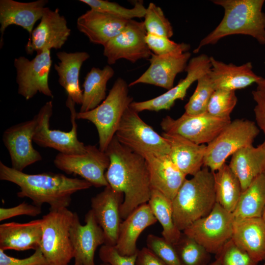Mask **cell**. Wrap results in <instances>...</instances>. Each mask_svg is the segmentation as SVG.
<instances>
[{
	"label": "cell",
	"instance_id": "cell-31",
	"mask_svg": "<svg viewBox=\"0 0 265 265\" xmlns=\"http://www.w3.org/2000/svg\"><path fill=\"white\" fill-rule=\"evenodd\" d=\"M114 74L113 69L109 65L103 69L92 67L86 74L83 83L82 101L80 112H86L94 109L106 97V85Z\"/></svg>",
	"mask_w": 265,
	"mask_h": 265
},
{
	"label": "cell",
	"instance_id": "cell-18",
	"mask_svg": "<svg viewBox=\"0 0 265 265\" xmlns=\"http://www.w3.org/2000/svg\"><path fill=\"white\" fill-rule=\"evenodd\" d=\"M36 125L34 116L31 120L12 126L3 133L2 141L9 153L11 167L15 170L23 171L42 159L41 155L32 145Z\"/></svg>",
	"mask_w": 265,
	"mask_h": 265
},
{
	"label": "cell",
	"instance_id": "cell-15",
	"mask_svg": "<svg viewBox=\"0 0 265 265\" xmlns=\"http://www.w3.org/2000/svg\"><path fill=\"white\" fill-rule=\"evenodd\" d=\"M210 57L201 54L189 60L185 71L186 76L179 83L164 93L150 100L133 101L130 107L139 113L144 110L159 111L168 110L177 100H184L188 88L199 78L211 68Z\"/></svg>",
	"mask_w": 265,
	"mask_h": 265
},
{
	"label": "cell",
	"instance_id": "cell-43",
	"mask_svg": "<svg viewBox=\"0 0 265 265\" xmlns=\"http://www.w3.org/2000/svg\"><path fill=\"white\" fill-rule=\"evenodd\" d=\"M137 254L123 256L118 252L115 246L106 244L102 245L99 251L100 260L109 265H135Z\"/></svg>",
	"mask_w": 265,
	"mask_h": 265
},
{
	"label": "cell",
	"instance_id": "cell-8",
	"mask_svg": "<svg viewBox=\"0 0 265 265\" xmlns=\"http://www.w3.org/2000/svg\"><path fill=\"white\" fill-rule=\"evenodd\" d=\"M75 102L68 96L66 105L71 112L72 128L69 132L52 130L50 121L53 112L52 101L46 102L34 116L36 125L33 142L40 147L55 149L60 153L65 154H81L86 152V145L78 138V125L76 122L77 112Z\"/></svg>",
	"mask_w": 265,
	"mask_h": 265
},
{
	"label": "cell",
	"instance_id": "cell-2",
	"mask_svg": "<svg viewBox=\"0 0 265 265\" xmlns=\"http://www.w3.org/2000/svg\"><path fill=\"white\" fill-rule=\"evenodd\" d=\"M0 179L17 185L20 189L17 193L18 197L28 198L33 204L41 207L47 204L50 211L67 208L73 194L92 186L84 179L69 178L61 173H25L6 165L1 161Z\"/></svg>",
	"mask_w": 265,
	"mask_h": 265
},
{
	"label": "cell",
	"instance_id": "cell-45",
	"mask_svg": "<svg viewBox=\"0 0 265 265\" xmlns=\"http://www.w3.org/2000/svg\"><path fill=\"white\" fill-rule=\"evenodd\" d=\"M42 212V207L24 202L11 208H0V221L19 215L36 216Z\"/></svg>",
	"mask_w": 265,
	"mask_h": 265
},
{
	"label": "cell",
	"instance_id": "cell-27",
	"mask_svg": "<svg viewBox=\"0 0 265 265\" xmlns=\"http://www.w3.org/2000/svg\"><path fill=\"white\" fill-rule=\"evenodd\" d=\"M157 222L148 203L135 209L120 224L115 246L118 252L123 256L136 254L139 250L136 246L139 236L146 228Z\"/></svg>",
	"mask_w": 265,
	"mask_h": 265
},
{
	"label": "cell",
	"instance_id": "cell-47",
	"mask_svg": "<svg viewBox=\"0 0 265 265\" xmlns=\"http://www.w3.org/2000/svg\"><path fill=\"white\" fill-rule=\"evenodd\" d=\"M135 265H165L151 250L147 247L138 250Z\"/></svg>",
	"mask_w": 265,
	"mask_h": 265
},
{
	"label": "cell",
	"instance_id": "cell-44",
	"mask_svg": "<svg viewBox=\"0 0 265 265\" xmlns=\"http://www.w3.org/2000/svg\"><path fill=\"white\" fill-rule=\"evenodd\" d=\"M0 265H49L40 247L29 257L18 259L5 253L0 249Z\"/></svg>",
	"mask_w": 265,
	"mask_h": 265
},
{
	"label": "cell",
	"instance_id": "cell-7",
	"mask_svg": "<svg viewBox=\"0 0 265 265\" xmlns=\"http://www.w3.org/2000/svg\"><path fill=\"white\" fill-rule=\"evenodd\" d=\"M260 132L253 121L244 119L231 121L207 144L203 166L215 172L225 163L229 156L242 147L253 145Z\"/></svg>",
	"mask_w": 265,
	"mask_h": 265
},
{
	"label": "cell",
	"instance_id": "cell-34",
	"mask_svg": "<svg viewBox=\"0 0 265 265\" xmlns=\"http://www.w3.org/2000/svg\"><path fill=\"white\" fill-rule=\"evenodd\" d=\"M148 204L162 226V237L173 245L177 243L182 232L174 222L172 200L159 191L152 189Z\"/></svg>",
	"mask_w": 265,
	"mask_h": 265
},
{
	"label": "cell",
	"instance_id": "cell-9",
	"mask_svg": "<svg viewBox=\"0 0 265 265\" xmlns=\"http://www.w3.org/2000/svg\"><path fill=\"white\" fill-rule=\"evenodd\" d=\"M115 136L121 144L143 157L147 154L169 155L170 152L166 139L130 106L122 117Z\"/></svg>",
	"mask_w": 265,
	"mask_h": 265
},
{
	"label": "cell",
	"instance_id": "cell-11",
	"mask_svg": "<svg viewBox=\"0 0 265 265\" xmlns=\"http://www.w3.org/2000/svg\"><path fill=\"white\" fill-rule=\"evenodd\" d=\"M106 152L95 145H86V152L81 154L59 153L53 160L54 165L67 174L78 175L95 187H106L109 184L105 171L109 165Z\"/></svg>",
	"mask_w": 265,
	"mask_h": 265
},
{
	"label": "cell",
	"instance_id": "cell-38",
	"mask_svg": "<svg viewBox=\"0 0 265 265\" xmlns=\"http://www.w3.org/2000/svg\"><path fill=\"white\" fill-rule=\"evenodd\" d=\"M237 101L235 91L215 89L209 102L207 112L216 117L231 118L230 114Z\"/></svg>",
	"mask_w": 265,
	"mask_h": 265
},
{
	"label": "cell",
	"instance_id": "cell-48",
	"mask_svg": "<svg viewBox=\"0 0 265 265\" xmlns=\"http://www.w3.org/2000/svg\"><path fill=\"white\" fill-rule=\"evenodd\" d=\"M257 84V87L256 90L265 95V79L263 78V79Z\"/></svg>",
	"mask_w": 265,
	"mask_h": 265
},
{
	"label": "cell",
	"instance_id": "cell-36",
	"mask_svg": "<svg viewBox=\"0 0 265 265\" xmlns=\"http://www.w3.org/2000/svg\"><path fill=\"white\" fill-rule=\"evenodd\" d=\"M80 1L88 5L91 9L106 13L126 20H131L135 18H144L146 11L142 0L134 2V6L132 8H127L117 3L106 0Z\"/></svg>",
	"mask_w": 265,
	"mask_h": 265
},
{
	"label": "cell",
	"instance_id": "cell-13",
	"mask_svg": "<svg viewBox=\"0 0 265 265\" xmlns=\"http://www.w3.org/2000/svg\"><path fill=\"white\" fill-rule=\"evenodd\" d=\"M52 65L51 50H45L29 60L24 56L15 58L18 93L28 100L40 93L51 98L53 95L49 85Z\"/></svg>",
	"mask_w": 265,
	"mask_h": 265
},
{
	"label": "cell",
	"instance_id": "cell-52",
	"mask_svg": "<svg viewBox=\"0 0 265 265\" xmlns=\"http://www.w3.org/2000/svg\"><path fill=\"white\" fill-rule=\"evenodd\" d=\"M265 265V263H264V265Z\"/></svg>",
	"mask_w": 265,
	"mask_h": 265
},
{
	"label": "cell",
	"instance_id": "cell-14",
	"mask_svg": "<svg viewBox=\"0 0 265 265\" xmlns=\"http://www.w3.org/2000/svg\"><path fill=\"white\" fill-rule=\"evenodd\" d=\"M146 34L143 22L130 20L125 28L104 46L103 54L109 65L120 59L135 63L151 57L153 53L146 43Z\"/></svg>",
	"mask_w": 265,
	"mask_h": 265
},
{
	"label": "cell",
	"instance_id": "cell-29",
	"mask_svg": "<svg viewBox=\"0 0 265 265\" xmlns=\"http://www.w3.org/2000/svg\"><path fill=\"white\" fill-rule=\"evenodd\" d=\"M56 55L59 61L54 64V68L58 76V82L68 96L75 104L81 105L83 91L79 83L80 73L83 62L90 55L86 52H58Z\"/></svg>",
	"mask_w": 265,
	"mask_h": 265
},
{
	"label": "cell",
	"instance_id": "cell-5",
	"mask_svg": "<svg viewBox=\"0 0 265 265\" xmlns=\"http://www.w3.org/2000/svg\"><path fill=\"white\" fill-rule=\"evenodd\" d=\"M129 87L124 79L118 78L101 104L91 110L77 113V119L86 120L95 125L99 135V148L103 152L106 151L125 111L133 102Z\"/></svg>",
	"mask_w": 265,
	"mask_h": 265
},
{
	"label": "cell",
	"instance_id": "cell-42",
	"mask_svg": "<svg viewBox=\"0 0 265 265\" xmlns=\"http://www.w3.org/2000/svg\"><path fill=\"white\" fill-rule=\"evenodd\" d=\"M220 258L222 265H258L231 238L215 255Z\"/></svg>",
	"mask_w": 265,
	"mask_h": 265
},
{
	"label": "cell",
	"instance_id": "cell-12",
	"mask_svg": "<svg viewBox=\"0 0 265 265\" xmlns=\"http://www.w3.org/2000/svg\"><path fill=\"white\" fill-rule=\"evenodd\" d=\"M231 121V118L216 117L207 112L195 115L185 112L176 119L166 116L160 125L164 132L178 134L201 145L212 141Z\"/></svg>",
	"mask_w": 265,
	"mask_h": 265
},
{
	"label": "cell",
	"instance_id": "cell-25",
	"mask_svg": "<svg viewBox=\"0 0 265 265\" xmlns=\"http://www.w3.org/2000/svg\"><path fill=\"white\" fill-rule=\"evenodd\" d=\"M42 237V219L20 223H4L0 225V249L23 251L36 250Z\"/></svg>",
	"mask_w": 265,
	"mask_h": 265
},
{
	"label": "cell",
	"instance_id": "cell-19",
	"mask_svg": "<svg viewBox=\"0 0 265 265\" xmlns=\"http://www.w3.org/2000/svg\"><path fill=\"white\" fill-rule=\"evenodd\" d=\"M124 194L116 191L110 186L91 199V211L103 230L105 244L115 246L121 223L120 208Z\"/></svg>",
	"mask_w": 265,
	"mask_h": 265
},
{
	"label": "cell",
	"instance_id": "cell-49",
	"mask_svg": "<svg viewBox=\"0 0 265 265\" xmlns=\"http://www.w3.org/2000/svg\"><path fill=\"white\" fill-rule=\"evenodd\" d=\"M208 265H222V264L220 258L219 256H215V260Z\"/></svg>",
	"mask_w": 265,
	"mask_h": 265
},
{
	"label": "cell",
	"instance_id": "cell-10",
	"mask_svg": "<svg viewBox=\"0 0 265 265\" xmlns=\"http://www.w3.org/2000/svg\"><path fill=\"white\" fill-rule=\"evenodd\" d=\"M234 221L233 213L216 203L208 215L193 222L183 232L210 254L216 255L232 238Z\"/></svg>",
	"mask_w": 265,
	"mask_h": 265
},
{
	"label": "cell",
	"instance_id": "cell-26",
	"mask_svg": "<svg viewBox=\"0 0 265 265\" xmlns=\"http://www.w3.org/2000/svg\"><path fill=\"white\" fill-rule=\"evenodd\" d=\"M231 238L255 262L265 260V223L261 217L234 218Z\"/></svg>",
	"mask_w": 265,
	"mask_h": 265
},
{
	"label": "cell",
	"instance_id": "cell-21",
	"mask_svg": "<svg viewBox=\"0 0 265 265\" xmlns=\"http://www.w3.org/2000/svg\"><path fill=\"white\" fill-rule=\"evenodd\" d=\"M48 2L47 0L27 2L0 0V48L3 43V34L9 26L14 25L23 27L28 32L30 36L36 22L41 19Z\"/></svg>",
	"mask_w": 265,
	"mask_h": 265
},
{
	"label": "cell",
	"instance_id": "cell-28",
	"mask_svg": "<svg viewBox=\"0 0 265 265\" xmlns=\"http://www.w3.org/2000/svg\"><path fill=\"white\" fill-rule=\"evenodd\" d=\"M161 135L170 146L169 156L177 167L186 176H192L201 169L207 148L176 134L163 132Z\"/></svg>",
	"mask_w": 265,
	"mask_h": 265
},
{
	"label": "cell",
	"instance_id": "cell-53",
	"mask_svg": "<svg viewBox=\"0 0 265 265\" xmlns=\"http://www.w3.org/2000/svg\"></svg>",
	"mask_w": 265,
	"mask_h": 265
},
{
	"label": "cell",
	"instance_id": "cell-6",
	"mask_svg": "<svg viewBox=\"0 0 265 265\" xmlns=\"http://www.w3.org/2000/svg\"><path fill=\"white\" fill-rule=\"evenodd\" d=\"M74 212L64 208L50 211L42 219L40 248L49 265H69L73 258L70 229Z\"/></svg>",
	"mask_w": 265,
	"mask_h": 265
},
{
	"label": "cell",
	"instance_id": "cell-1",
	"mask_svg": "<svg viewBox=\"0 0 265 265\" xmlns=\"http://www.w3.org/2000/svg\"><path fill=\"white\" fill-rule=\"evenodd\" d=\"M105 152L110 160L105 177L112 189L124 194L120 214L125 219L150 199L152 189L147 164L144 157L121 144L115 136Z\"/></svg>",
	"mask_w": 265,
	"mask_h": 265
},
{
	"label": "cell",
	"instance_id": "cell-37",
	"mask_svg": "<svg viewBox=\"0 0 265 265\" xmlns=\"http://www.w3.org/2000/svg\"><path fill=\"white\" fill-rule=\"evenodd\" d=\"M209 71L197 80V86L185 106L186 113L195 115L207 112L209 102L215 90Z\"/></svg>",
	"mask_w": 265,
	"mask_h": 265
},
{
	"label": "cell",
	"instance_id": "cell-33",
	"mask_svg": "<svg viewBox=\"0 0 265 265\" xmlns=\"http://www.w3.org/2000/svg\"><path fill=\"white\" fill-rule=\"evenodd\" d=\"M265 207V172L242 191L233 212L235 218L261 217Z\"/></svg>",
	"mask_w": 265,
	"mask_h": 265
},
{
	"label": "cell",
	"instance_id": "cell-17",
	"mask_svg": "<svg viewBox=\"0 0 265 265\" xmlns=\"http://www.w3.org/2000/svg\"><path fill=\"white\" fill-rule=\"evenodd\" d=\"M70 34L67 20L59 9L53 10L46 7L40 23L29 36L25 51L27 54H32L34 52L37 54L45 50L60 49Z\"/></svg>",
	"mask_w": 265,
	"mask_h": 265
},
{
	"label": "cell",
	"instance_id": "cell-51",
	"mask_svg": "<svg viewBox=\"0 0 265 265\" xmlns=\"http://www.w3.org/2000/svg\"><path fill=\"white\" fill-rule=\"evenodd\" d=\"M101 265H109L108 264H106V263H103Z\"/></svg>",
	"mask_w": 265,
	"mask_h": 265
},
{
	"label": "cell",
	"instance_id": "cell-50",
	"mask_svg": "<svg viewBox=\"0 0 265 265\" xmlns=\"http://www.w3.org/2000/svg\"><path fill=\"white\" fill-rule=\"evenodd\" d=\"M261 217L265 223V207L263 211Z\"/></svg>",
	"mask_w": 265,
	"mask_h": 265
},
{
	"label": "cell",
	"instance_id": "cell-23",
	"mask_svg": "<svg viewBox=\"0 0 265 265\" xmlns=\"http://www.w3.org/2000/svg\"><path fill=\"white\" fill-rule=\"evenodd\" d=\"M129 21L90 9L78 17L77 27L90 42L104 46L125 28Z\"/></svg>",
	"mask_w": 265,
	"mask_h": 265
},
{
	"label": "cell",
	"instance_id": "cell-39",
	"mask_svg": "<svg viewBox=\"0 0 265 265\" xmlns=\"http://www.w3.org/2000/svg\"><path fill=\"white\" fill-rule=\"evenodd\" d=\"M144 18L143 23L147 33L169 38L173 36V27L160 7L150 2Z\"/></svg>",
	"mask_w": 265,
	"mask_h": 265
},
{
	"label": "cell",
	"instance_id": "cell-16",
	"mask_svg": "<svg viewBox=\"0 0 265 265\" xmlns=\"http://www.w3.org/2000/svg\"><path fill=\"white\" fill-rule=\"evenodd\" d=\"M84 222L82 225L77 213L74 212L70 229L74 265H96L95 253L99 246L105 244V235L91 209L85 215Z\"/></svg>",
	"mask_w": 265,
	"mask_h": 265
},
{
	"label": "cell",
	"instance_id": "cell-30",
	"mask_svg": "<svg viewBox=\"0 0 265 265\" xmlns=\"http://www.w3.org/2000/svg\"><path fill=\"white\" fill-rule=\"evenodd\" d=\"M239 180L242 191L260 174L265 171V148L261 144L239 149L232 155L228 164Z\"/></svg>",
	"mask_w": 265,
	"mask_h": 265
},
{
	"label": "cell",
	"instance_id": "cell-3",
	"mask_svg": "<svg viewBox=\"0 0 265 265\" xmlns=\"http://www.w3.org/2000/svg\"><path fill=\"white\" fill-rule=\"evenodd\" d=\"M214 4L224 10L219 25L200 41L193 52L209 45H213L226 36L235 34L250 36L265 45L264 0H214Z\"/></svg>",
	"mask_w": 265,
	"mask_h": 265
},
{
	"label": "cell",
	"instance_id": "cell-35",
	"mask_svg": "<svg viewBox=\"0 0 265 265\" xmlns=\"http://www.w3.org/2000/svg\"><path fill=\"white\" fill-rule=\"evenodd\" d=\"M183 265H208L211 254L200 244L182 232L174 245Z\"/></svg>",
	"mask_w": 265,
	"mask_h": 265
},
{
	"label": "cell",
	"instance_id": "cell-46",
	"mask_svg": "<svg viewBox=\"0 0 265 265\" xmlns=\"http://www.w3.org/2000/svg\"><path fill=\"white\" fill-rule=\"evenodd\" d=\"M256 105L254 108L256 125L265 135V139L261 145L265 148V95L256 90L252 92Z\"/></svg>",
	"mask_w": 265,
	"mask_h": 265
},
{
	"label": "cell",
	"instance_id": "cell-24",
	"mask_svg": "<svg viewBox=\"0 0 265 265\" xmlns=\"http://www.w3.org/2000/svg\"><path fill=\"white\" fill-rule=\"evenodd\" d=\"M211 68L209 73L215 89L235 91L244 88L263 79L253 71L251 62L241 65L226 64L210 57Z\"/></svg>",
	"mask_w": 265,
	"mask_h": 265
},
{
	"label": "cell",
	"instance_id": "cell-40",
	"mask_svg": "<svg viewBox=\"0 0 265 265\" xmlns=\"http://www.w3.org/2000/svg\"><path fill=\"white\" fill-rule=\"evenodd\" d=\"M146 245L165 265H183L174 245L163 237L149 234L146 238Z\"/></svg>",
	"mask_w": 265,
	"mask_h": 265
},
{
	"label": "cell",
	"instance_id": "cell-22",
	"mask_svg": "<svg viewBox=\"0 0 265 265\" xmlns=\"http://www.w3.org/2000/svg\"><path fill=\"white\" fill-rule=\"evenodd\" d=\"M149 173L152 189L172 200L186 179L168 155L144 156Z\"/></svg>",
	"mask_w": 265,
	"mask_h": 265
},
{
	"label": "cell",
	"instance_id": "cell-41",
	"mask_svg": "<svg viewBox=\"0 0 265 265\" xmlns=\"http://www.w3.org/2000/svg\"><path fill=\"white\" fill-rule=\"evenodd\" d=\"M145 41L150 51L157 55L185 53L190 48L189 44L177 43L166 37L150 33H147Z\"/></svg>",
	"mask_w": 265,
	"mask_h": 265
},
{
	"label": "cell",
	"instance_id": "cell-20",
	"mask_svg": "<svg viewBox=\"0 0 265 265\" xmlns=\"http://www.w3.org/2000/svg\"><path fill=\"white\" fill-rule=\"evenodd\" d=\"M190 56L191 53L188 52L162 55L152 53L148 68L129 86L145 83L168 90L174 87L176 76L186 70Z\"/></svg>",
	"mask_w": 265,
	"mask_h": 265
},
{
	"label": "cell",
	"instance_id": "cell-32",
	"mask_svg": "<svg viewBox=\"0 0 265 265\" xmlns=\"http://www.w3.org/2000/svg\"><path fill=\"white\" fill-rule=\"evenodd\" d=\"M213 175L216 203L233 213L242 192L239 180L226 163Z\"/></svg>",
	"mask_w": 265,
	"mask_h": 265
},
{
	"label": "cell",
	"instance_id": "cell-4",
	"mask_svg": "<svg viewBox=\"0 0 265 265\" xmlns=\"http://www.w3.org/2000/svg\"><path fill=\"white\" fill-rule=\"evenodd\" d=\"M216 203L213 172L204 167L186 179L172 200L174 220L182 232L208 215Z\"/></svg>",
	"mask_w": 265,
	"mask_h": 265
}]
</instances>
